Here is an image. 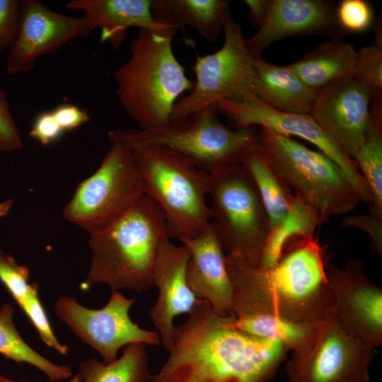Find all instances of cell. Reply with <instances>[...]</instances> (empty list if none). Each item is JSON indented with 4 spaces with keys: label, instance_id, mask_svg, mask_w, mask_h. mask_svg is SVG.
<instances>
[{
    "label": "cell",
    "instance_id": "3957f363",
    "mask_svg": "<svg viewBox=\"0 0 382 382\" xmlns=\"http://www.w3.org/2000/svg\"><path fill=\"white\" fill-rule=\"evenodd\" d=\"M173 26L139 30L130 46V57L113 73L119 101L139 129L170 122L173 108L195 81L175 57Z\"/></svg>",
    "mask_w": 382,
    "mask_h": 382
},
{
    "label": "cell",
    "instance_id": "ba28073f",
    "mask_svg": "<svg viewBox=\"0 0 382 382\" xmlns=\"http://www.w3.org/2000/svg\"><path fill=\"white\" fill-rule=\"evenodd\" d=\"M210 218L224 250L258 266L270 235L269 217L253 180L239 163L209 173Z\"/></svg>",
    "mask_w": 382,
    "mask_h": 382
},
{
    "label": "cell",
    "instance_id": "5bb4252c",
    "mask_svg": "<svg viewBox=\"0 0 382 382\" xmlns=\"http://www.w3.org/2000/svg\"><path fill=\"white\" fill-rule=\"evenodd\" d=\"M93 30L83 17L53 11L39 1L21 0L17 36L8 51L6 71L12 75L28 72L40 57L53 54Z\"/></svg>",
    "mask_w": 382,
    "mask_h": 382
},
{
    "label": "cell",
    "instance_id": "ac0fdd59",
    "mask_svg": "<svg viewBox=\"0 0 382 382\" xmlns=\"http://www.w3.org/2000/svg\"><path fill=\"white\" fill-rule=\"evenodd\" d=\"M189 255L185 245H175L169 238L159 242L153 275L158 296L149 310V316L163 347L168 352L172 346L174 318L180 314H189L199 301L187 282L186 265Z\"/></svg>",
    "mask_w": 382,
    "mask_h": 382
},
{
    "label": "cell",
    "instance_id": "cb8c5ba5",
    "mask_svg": "<svg viewBox=\"0 0 382 382\" xmlns=\"http://www.w3.org/2000/svg\"><path fill=\"white\" fill-rule=\"evenodd\" d=\"M240 164L253 180L267 213L271 230L279 226L291 208L294 194L277 172L262 145L247 151Z\"/></svg>",
    "mask_w": 382,
    "mask_h": 382
},
{
    "label": "cell",
    "instance_id": "f546056e",
    "mask_svg": "<svg viewBox=\"0 0 382 382\" xmlns=\"http://www.w3.org/2000/svg\"><path fill=\"white\" fill-rule=\"evenodd\" d=\"M354 77L370 87L371 112L382 115V46L374 43L357 51Z\"/></svg>",
    "mask_w": 382,
    "mask_h": 382
},
{
    "label": "cell",
    "instance_id": "9a60e30c",
    "mask_svg": "<svg viewBox=\"0 0 382 382\" xmlns=\"http://www.w3.org/2000/svg\"><path fill=\"white\" fill-rule=\"evenodd\" d=\"M326 275L334 294L333 312L354 337L374 348L382 345V289L374 284L358 260L338 268L329 262Z\"/></svg>",
    "mask_w": 382,
    "mask_h": 382
},
{
    "label": "cell",
    "instance_id": "1f68e13d",
    "mask_svg": "<svg viewBox=\"0 0 382 382\" xmlns=\"http://www.w3.org/2000/svg\"><path fill=\"white\" fill-rule=\"evenodd\" d=\"M336 17L341 28L349 35L369 29L374 21V12L366 1L342 0L336 6Z\"/></svg>",
    "mask_w": 382,
    "mask_h": 382
},
{
    "label": "cell",
    "instance_id": "836d02e7",
    "mask_svg": "<svg viewBox=\"0 0 382 382\" xmlns=\"http://www.w3.org/2000/svg\"><path fill=\"white\" fill-rule=\"evenodd\" d=\"M23 148L18 127L11 114L6 93L0 88V152Z\"/></svg>",
    "mask_w": 382,
    "mask_h": 382
},
{
    "label": "cell",
    "instance_id": "603a6c76",
    "mask_svg": "<svg viewBox=\"0 0 382 382\" xmlns=\"http://www.w3.org/2000/svg\"><path fill=\"white\" fill-rule=\"evenodd\" d=\"M357 51L342 39L318 45L289 68L308 86L318 91L354 76Z\"/></svg>",
    "mask_w": 382,
    "mask_h": 382
},
{
    "label": "cell",
    "instance_id": "52a82bcc",
    "mask_svg": "<svg viewBox=\"0 0 382 382\" xmlns=\"http://www.w3.org/2000/svg\"><path fill=\"white\" fill-rule=\"evenodd\" d=\"M258 134L282 180L322 224L350 212L361 202L341 168L322 152L265 127Z\"/></svg>",
    "mask_w": 382,
    "mask_h": 382
},
{
    "label": "cell",
    "instance_id": "ffe728a7",
    "mask_svg": "<svg viewBox=\"0 0 382 382\" xmlns=\"http://www.w3.org/2000/svg\"><path fill=\"white\" fill-rule=\"evenodd\" d=\"M151 4L152 0H71L65 7L82 11L83 17L93 29H100V42H108L117 50L124 43L129 28L154 30L169 26L154 20Z\"/></svg>",
    "mask_w": 382,
    "mask_h": 382
},
{
    "label": "cell",
    "instance_id": "484cf974",
    "mask_svg": "<svg viewBox=\"0 0 382 382\" xmlns=\"http://www.w3.org/2000/svg\"><path fill=\"white\" fill-rule=\"evenodd\" d=\"M322 224L315 212L294 195L291 208L282 224L270 231L258 266L272 267L279 260L285 245L300 237L313 236Z\"/></svg>",
    "mask_w": 382,
    "mask_h": 382
},
{
    "label": "cell",
    "instance_id": "4dcf8cb0",
    "mask_svg": "<svg viewBox=\"0 0 382 382\" xmlns=\"http://www.w3.org/2000/svg\"><path fill=\"white\" fill-rule=\"evenodd\" d=\"M30 270L25 265H19L14 257L0 250V280L18 306L37 288L29 284Z\"/></svg>",
    "mask_w": 382,
    "mask_h": 382
},
{
    "label": "cell",
    "instance_id": "6da1fadb",
    "mask_svg": "<svg viewBox=\"0 0 382 382\" xmlns=\"http://www.w3.org/2000/svg\"><path fill=\"white\" fill-rule=\"evenodd\" d=\"M325 248L313 238L300 237L284 248L270 268L255 266L236 254L225 257L232 289V315L265 316L315 326L335 307L326 275Z\"/></svg>",
    "mask_w": 382,
    "mask_h": 382
},
{
    "label": "cell",
    "instance_id": "83f0119b",
    "mask_svg": "<svg viewBox=\"0 0 382 382\" xmlns=\"http://www.w3.org/2000/svg\"><path fill=\"white\" fill-rule=\"evenodd\" d=\"M353 160L372 197L368 212L382 217V122L371 116L364 141Z\"/></svg>",
    "mask_w": 382,
    "mask_h": 382
},
{
    "label": "cell",
    "instance_id": "2e32d148",
    "mask_svg": "<svg viewBox=\"0 0 382 382\" xmlns=\"http://www.w3.org/2000/svg\"><path fill=\"white\" fill-rule=\"evenodd\" d=\"M372 92L354 77L318 91L309 115L346 156L354 159L371 120Z\"/></svg>",
    "mask_w": 382,
    "mask_h": 382
},
{
    "label": "cell",
    "instance_id": "44dd1931",
    "mask_svg": "<svg viewBox=\"0 0 382 382\" xmlns=\"http://www.w3.org/2000/svg\"><path fill=\"white\" fill-rule=\"evenodd\" d=\"M257 100L279 111L309 114L318 91L306 85L289 68L254 56Z\"/></svg>",
    "mask_w": 382,
    "mask_h": 382
},
{
    "label": "cell",
    "instance_id": "d4e9b609",
    "mask_svg": "<svg viewBox=\"0 0 382 382\" xmlns=\"http://www.w3.org/2000/svg\"><path fill=\"white\" fill-rule=\"evenodd\" d=\"M79 370L83 382H149L152 376L142 343L127 345L122 356L109 364L89 358L80 363Z\"/></svg>",
    "mask_w": 382,
    "mask_h": 382
},
{
    "label": "cell",
    "instance_id": "5b68a950",
    "mask_svg": "<svg viewBox=\"0 0 382 382\" xmlns=\"http://www.w3.org/2000/svg\"><path fill=\"white\" fill-rule=\"evenodd\" d=\"M145 195L162 209L169 238L183 241L197 236L211 221L206 197L209 173L190 159L160 146L129 147Z\"/></svg>",
    "mask_w": 382,
    "mask_h": 382
},
{
    "label": "cell",
    "instance_id": "f35d334b",
    "mask_svg": "<svg viewBox=\"0 0 382 382\" xmlns=\"http://www.w3.org/2000/svg\"><path fill=\"white\" fill-rule=\"evenodd\" d=\"M269 0H245L249 10L248 18L250 23L259 28L262 23L267 11Z\"/></svg>",
    "mask_w": 382,
    "mask_h": 382
},
{
    "label": "cell",
    "instance_id": "7a4b0ae2",
    "mask_svg": "<svg viewBox=\"0 0 382 382\" xmlns=\"http://www.w3.org/2000/svg\"><path fill=\"white\" fill-rule=\"evenodd\" d=\"M187 320L175 326L169 355L152 382H265L291 351L284 342L232 327L199 299Z\"/></svg>",
    "mask_w": 382,
    "mask_h": 382
},
{
    "label": "cell",
    "instance_id": "8d00e7d4",
    "mask_svg": "<svg viewBox=\"0 0 382 382\" xmlns=\"http://www.w3.org/2000/svg\"><path fill=\"white\" fill-rule=\"evenodd\" d=\"M64 132L51 110L37 115L29 132V136L42 145L47 146L59 139Z\"/></svg>",
    "mask_w": 382,
    "mask_h": 382
},
{
    "label": "cell",
    "instance_id": "d590c367",
    "mask_svg": "<svg viewBox=\"0 0 382 382\" xmlns=\"http://www.w3.org/2000/svg\"><path fill=\"white\" fill-rule=\"evenodd\" d=\"M344 228H359L365 232L371 241L372 250L378 255H382V217L368 213L350 214L342 221Z\"/></svg>",
    "mask_w": 382,
    "mask_h": 382
},
{
    "label": "cell",
    "instance_id": "8992f818",
    "mask_svg": "<svg viewBox=\"0 0 382 382\" xmlns=\"http://www.w3.org/2000/svg\"><path fill=\"white\" fill-rule=\"evenodd\" d=\"M216 104L207 105L184 117L152 129H115L108 132L111 142L129 147L160 146L190 159L211 173L239 164L243 154L261 145L251 127L232 129L218 117Z\"/></svg>",
    "mask_w": 382,
    "mask_h": 382
},
{
    "label": "cell",
    "instance_id": "4316f807",
    "mask_svg": "<svg viewBox=\"0 0 382 382\" xmlns=\"http://www.w3.org/2000/svg\"><path fill=\"white\" fill-rule=\"evenodd\" d=\"M0 354L17 363H28L35 366L52 381L69 378L72 376L69 366L53 364L23 340L13 322V308L8 303L0 308Z\"/></svg>",
    "mask_w": 382,
    "mask_h": 382
},
{
    "label": "cell",
    "instance_id": "30bf717a",
    "mask_svg": "<svg viewBox=\"0 0 382 382\" xmlns=\"http://www.w3.org/2000/svg\"><path fill=\"white\" fill-rule=\"evenodd\" d=\"M223 33L224 42L219 50L196 58L192 67L196 77L194 86L175 103L170 121L221 100L248 102L256 99L254 56L248 49L241 26L231 13Z\"/></svg>",
    "mask_w": 382,
    "mask_h": 382
},
{
    "label": "cell",
    "instance_id": "74e56055",
    "mask_svg": "<svg viewBox=\"0 0 382 382\" xmlns=\"http://www.w3.org/2000/svg\"><path fill=\"white\" fill-rule=\"evenodd\" d=\"M52 112L64 132L73 130L90 120L86 109L71 104L59 105Z\"/></svg>",
    "mask_w": 382,
    "mask_h": 382
},
{
    "label": "cell",
    "instance_id": "d6a6232c",
    "mask_svg": "<svg viewBox=\"0 0 382 382\" xmlns=\"http://www.w3.org/2000/svg\"><path fill=\"white\" fill-rule=\"evenodd\" d=\"M19 306L37 331L42 341L61 354L66 355L69 350L68 346L60 343L54 334L45 310L38 297V288L35 289Z\"/></svg>",
    "mask_w": 382,
    "mask_h": 382
},
{
    "label": "cell",
    "instance_id": "4fadbf2b",
    "mask_svg": "<svg viewBox=\"0 0 382 382\" xmlns=\"http://www.w3.org/2000/svg\"><path fill=\"white\" fill-rule=\"evenodd\" d=\"M216 106L219 112L224 115L236 129L258 125L288 137L302 138L316 146L341 168L361 202L372 204L368 186L354 161L336 146L309 114L279 111L257 99L248 102L221 100Z\"/></svg>",
    "mask_w": 382,
    "mask_h": 382
},
{
    "label": "cell",
    "instance_id": "8fae6325",
    "mask_svg": "<svg viewBox=\"0 0 382 382\" xmlns=\"http://www.w3.org/2000/svg\"><path fill=\"white\" fill-rule=\"evenodd\" d=\"M374 349L352 335L333 311L310 340L292 350L286 382H369Z\"/></svg>",
    "mask_w": 382,
    "mask_h": 382
},
{
    "label": "cell",
    "instance_id": "60d3db41",
    "mask_svg": "<svg viewBox=\"0 0 382 382\" xmlns=\"http://www.w3.org/2000/svg\"><path fill=\"white\" fill-rule=\"evenodd\" d=\"M381 21H378L374 28V44L382 46V32Z\"/></svg>",
    "mask_w": 382,
    "mask_h": 382
},
{
    "label": "cell",
    "instance_id": "7c38bea8",
    "mask_svg": "<svg viewBox=\"0 0 382 382\" xmlns=\"http://www.w3.org/2000/svg\"><path fill=\"white\" fill-rule=\"evenodd\" d=\"M134 298H127L112 290L107 304L100 309L83 306L69 296H59L54 306L56 316L82 342L90 345L109 364L117 357L119 349L134 343L158 346V332L139 327L129 317Z\"/></svg>",
    "mask_w": 382,
    "mask_h": 382
},
{
    "label": "cell",
    "instance_id": "b9f144b4",
    "mask_svg": "<svg viewBox=\"0 0 382 382\" xmlns=\"http://www.w3.org/2000/svg\"><path fill=\"white\" fill-rule=\"evenodd\" d=\"M0 382H21V381H16L14 380H12L11 378H8L1 374H0ZM23 382V381H22Z\"/></svg>",
    "mask_w": 382,
    "mask_h": 382
},
{
    "label": "cell",
    "instance_id": "277c9868",
    "mask_svg": "<svg viewBox=\"0 0 382 382\" xmlns=\"http://www.w3.org/2000/svg\"><path fill=\"white\" fill-rule=\"evenodd\" d=\"M89 236L93 257L82 288L105 284L111 291L152 289L157 248L169 238L164 214L154 199L144 195L112 224Z\"/></svg>",
    "mask_w": 382,
    "mask_h": 382
},
{
    "label": "cell",
    "instance_id": "e0dca14e",
    "mask_svg": "<svg viewBox=\"0 0 382 382\" xmlns=\"http://www.w3.org/2000/svg\"><path fill=\"white\" fill-rule=\"evenodd\" d=\"M296 35L342 39L348 34L338 24L336 6L330 1L269 0L262 23L245 41L251 54L258 56L274 42Z\"/></svg>",
    "mask_w": 382,
    "mask_h": 382
},
{
    "label": "cell",
    "instance_id": "7402d4cb",
    "mask_svg": "<svg viewBox=\"0 0 382 382\" xmlns=\"http://www.w3.org/2000/svg\"><path fill=\"white\" fill-rule=\"evenodd\" d=\"M228 0H152L154 20L182 29L196 30L208 42H214L221 33L229 10Z\"/></svg>",
    "mask_w": 382,
    "mask_h": 382
},
{
    "label": "cell",
    "instance_id": "7bdbcfd3",
    "mask_svg": "<svg viewBox=\"0 0 382 382\" xmlns=\"http://www.w3.org/2000/svg\"><path fill=\"white\" fill-rule=\"evenodd\" d=\"M47 382H52V381H47ZM68 382H81V379L80 378V376L79 374H76V376H74L71 380H69Z\"/></svg>",
    "mask_w": 382,
    "mask_h": 382
},
{
    "label": "cell",
    "instance_id": "e575fe53",
    "mask_svg": "<svg viewBox=\"0 0 382 382\" xmlns=\"http://www.w3.org/2000/svg\"><path fill=\"white\" fill-rule=\"evenodd\" d=\"M20 4L18 0H0V54L11 47L16 38Z\"/></svg>",
    "mask_w": 382,
    "mask_h": 382
},
{
    "label": "cell",
    "instance_id": "9c48e42d",
    "mask_svg": "<svg viewBox=\"0 0 382 382\" xmlns=\"http://www.w3.org/2000/svg\"><path fill=\"white\" fill-rule=\"evenodd\" d=\"M144 195L131 149L112 142L98 168L76 187L63 216L91 235L112 224Z\"/></svg>",
    "mask_w": 382,
    "mask_h": 382
},
{
    "label": "cell",
    "instance_id": "f1b7e54d",
    "mask_svg": "<svg viewBox=\"0 0 382 382\" xmlns=\"http://www.w3.org/2000/svg\"><path fill=\"white\" fill-rule=\"evenodd\" d=\"M230 325L239 330L260 337L277 340L286 344L291 351L305 345L313 335L315 326L284 323L265 316L231 317Z\"/></svg>",
    "mask_w": 382,
    "mask_h": 382
},
{
    "label": "cell",
    "instance_id": "ab89813d",
    "mask_svg": "<svg viewBox=\"0 0 382 382\" xmlns=\"http://www.w3.org/2000/svg\"><path fill=\"white\" fill-rule=\"evenodd\" d=\"M13 204L12 199H7L0 203V217H4L8 214Z\"/></svg>",
    "mask_w": 382,
    "mask_h": 382
},
{
    "label": "cell",
    "instance_id": "d6986e66",
    "mask_svg": "<svg viewBox=\"0 0 382 382\" xmlns=\"http://www.w3.org/2000/svg\"><path fill=\"white\" fill-rule=\"evenodd\" d=\"M182 244L190 252L186 278L195 296L207 301L217 315L233 316L232 284L226 268L224 250L212 223Z\"/></svg>",
    "mask_w": 382,
    "mask_h": 382
}]
</instances>
